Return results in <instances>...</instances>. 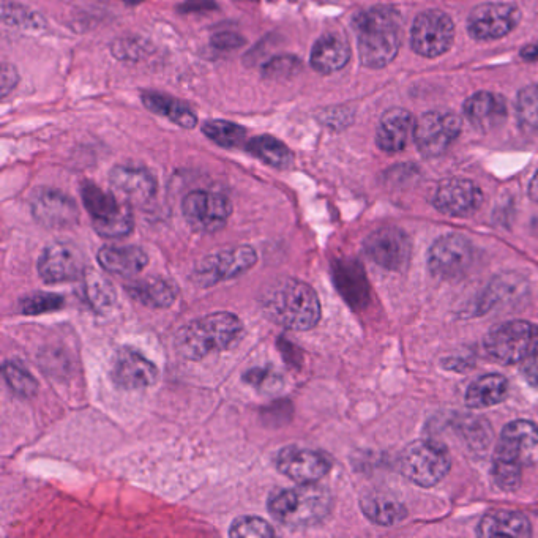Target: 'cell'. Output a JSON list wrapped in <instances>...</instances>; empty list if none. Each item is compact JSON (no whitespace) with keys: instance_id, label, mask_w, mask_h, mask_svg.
Returning a JSON list of instances; mask_svg holds the SVG:
<instances>
[{"instance_id":"obj_1","label":"cell","mask_w":538,"mask_h":538,"mask_svg":"<svg viewBox=\"0 0 538 538\" xmlns=\"http://www.w3.org/2000/svg\"><path fill=\"white\" fill-rule=\"evenodd\" d=\"M262 311L283 329L305 332L321 319V302L310 284L283 278L270 284L261 297Z\"/></svg>"},{"instance_id":"obj_5","label":"cell","mask_w":538,"mask_h":538,"mask_svg":"<svg viewBox=\"0 0 538 538\" xmlns=\"http://www.w3.org/2000/svg\"><path fill=\"white\" fill-rule=\"evenodd\" d=\"M81 198L92 217L95 231L101 237L120 239L128 236L135 228L130 202L119 201L114 191L109 193L92 182H84L81 185Z\"/></svg>"},{"instance_id":"obj_33","label":"cell","mask_w":538,"mask_h":538,"mask_svg":"<svg viewBox=\"0 0 538 538\" xmlns=\"http://www.w3.org/2000/svg\"><path fill=\"white\" fill-rule=\"evenodd\" d=\"M362 269L352 264V262H338L335 267V281L338 289L343 294L344 299L351 302V305H359L360 300L365 299V286L363 283Z\"/></svg>"},{"instance_id":"obj_26","label":"cell","mask_w":538,"mask_h":538,"mask_svg":"<svg viewBox=\"0 0 538 538\" xmlns=\"http://www.w3.org/2000/svg\"><path fill=\"white\" fill-rule=\"evenodd\" d=\"M360 509L371 523L378 526H397L408 516V510L397 497L384 491H370L360 499Z\"/></svg>"},{"instance_id":"obj_20","label":"cell","mask_w":538,"mask_h":538,"mask_svg":"<svg viewBox=\"0 0 538 538\" xmlns=\"http://www.w3.org/2000/svg\"><path fill=\"white\" fill-rule=\"evenodd\" d=\"M496 452L510 456L521 466L538 463V426L527 420H515L505 425Z\"/></svg>"},{"instance_id":"obj_31","label":"cell","mask_w":538,"mask_h":538,"mask_svg":"<svg viewBox=\"0 0 538 538\" xmlns=\"http://www.w3.org/2000/svg\"><path fill=\"white\" fill-rule=\"evenodd\" d=\"M245 149L250 152L253 157L261 160L262 163L272 166V168L286 169L291 166L292 152L289 147L275 136L261 135L250 139L247 142Z\"/></svg>"},{"instance_id":"obj_47","label":"cell","mask_w":538,"mask_h":538,"mask_svg":"<svg viewBox=\"0 0 538 538\" xmlns=\"http://www.w3.org/2000/svg\"><path fill=\"white\" fill-rule=\"evenodd\" d=\"M16 83H18V73H16L15 68L4 65L2 67V94L4 97L15 87Z\"/></svg>"},{"instance_id":"obj_48","label":"cell","mask_w":538,"mask_h":538,"mask_svg":"<svg viewBox=\"0 0 538 538\" xmlns=\"http://www.w3.org/2000/svg\"><path fill=\"white\" fill-rule=\"evenodd\" d=\"M521 56H523L524 59H527V60L538 59V43H535V45L527 46V48H524L523 53H521Z\"/></svg>"},{"instance_id":"obj_12","label":"cell","mask_w":538,"mask_h":538,"mask_svg":"<svg viewBox=\"0 0 538 538\" xmlns=\"http://www.w3.org/2000/svg\"><path fill=\"white\" fill-rule=\"evenodd\" d=\"M461 133V119L449 111H431L415 122L414 141L420 154L438 157Z\"/></svg>"},{"instance_id":"obj_23","label":"cell","mask_w":538,"mask_h":538,"mask_svg":"<svg viewBox=\"0 0 538 538\" xmlns=\"http://www.w3.org/2000/svg\"><path fill=\"white\" fill-rule=\"evenodd\" d=\"M464 114L477 130L491 131L507 119V103L493 92H477L464 103Z\"/></svg>"},{"instance_id":"obj_29","label":"cell","mask_w":538,"mask_h":538,"mask_svg":"<svg viewBox=\"0 0 538 538\" xmlns=\"http://www.w3.org/2000/svg\"><path fill=\"white\" fill-rule=\"evenodd\" d=\"M128 294L142 305L150 308H168L176 302L177 289L174 284L165 278H146V280L133 281L125 286Z\"/></svg>"},{"instance_id":"obj_37","label":"cell","mask_w":538,"mask_h":538,"mask_svg":"<svg viewBox=\"0 0 538 538\" xmlns=\"http://www.w3.org/2000/svg\"><path fill=\"white\" fill-rule=\"evenodd\" d=\"M456 428L472 449H485L493 439L490 423L480 419V417H474V415L461 417Z\"/></svg>"},{"instance_id":"obj_40","label":"cell","mask_w":538,"mask_h":538,"mask_svg":"<svg viewBox=\"0 0 538 538\" xmlns=\"http://www.w3.org/2000/svg\"><path fill=\"white\" fill-rule=\"evenodd\" d=\"M516 114L526 130L538 133V84L521 90L516 101Z\"/></svg>"},{"instance_id":"obj_35","label":"cell","mask_w":538,"mask_h":538,"mask_svg":"<svg viewBox=\"0 0 538 538\" xmlns=\"http://www.w3.org/2000/svg\"><path fill=\"white\" fill-rule=\"evenodd\" d=\"M2 373H4L5 382L15 395L21 398H32L37 395L38 382L35 381L34 376L21 367L19 363L13 362V360H7L2 365Z\"/></svg>"},{"instance_id":"obj_17","label":"cell","mask_w":538,"mask_h":538,"mask_svg":"<svg viewBox=\"0 0 538 538\" xmlns=\"http://www.w3.org/2000/svg\"><path fill=\"white\" fill-rule=\"evenodd\" d=\"M35 221L45 228L62 229L75 225L79 220L76 202L62 191L40 188L30 201Z\"/></svg>"},{"instance_id":"obj_13","label":"cell","mask_w":538,"mask_h":538,"mask_svg":"<svg viewBox=\"0 0 538 538\" xmlns=\"http://www.w3.org/2000/svg\"><path fill=\"white\" fill-rule=\"evenodd\" d=\"M37 269L45 283H67L86 275V259L73 243L54 242L43 250Z\"/></svg>"},{"instance_id":"obj_32","label":"cell","mask_w":538,"mask_h":538,"mask_svg":"<svg viewBox=\"0 0 538 538\" xmlns=\"http://www.w3.org/2000/svg\"><path fill=\"white\" fill-rule=\"evenodd\" d=\"M83 297L92 310L106 313L116 305V291L113 284L95 272L84 275Z\"/></svg>"},{"instance_id":"obj_22","label":"cell","mask_w":538,"mask_h":538,"mask_svg":"<svg viewBox=\"0 0 538 538\" xmlns=\"http://www.w3.org/2000/svg\"><path fill=\"white\" fill-rule=\"evenodd\" d=\"M412 114L403 108H392L384 113L376 131V144L387 154H397L408 146L409 138L414 135Z\"/></svg>"},{"instance_id":"obj_10","label":"cell","mask_w":538,"mask_h":538,"mask_svg":"<svg viewBox=\"0 0 538 538\" xmlns=\"http://www.w3.org/2000/svg\"><path fill=\"white\" fill-rule=\"evenodd\" d=\"M231 212V201L213 191H191L182 202V213L188 225L202 234H212L225 228Z\"/></svg>"},{"instance_id":"obj_38","label":"cell","mask_w":538,"mask_h":538,"mask_svg":"<svg viewBox=\"0 0 538 538\" xmlns=\"http://www.w3.org/2000/svg\"><path fill=\"white\" fill-rule=\"evenodd\" d=\"M243 381L262 395H277L284 387L283 374L272 367L253 368L243 376Z\"/></svg>"},{"instance_id":"obj_21","label":"cell","mask_w":538,"mask_h":538,"mask_svg":"<svg viewBox=\"0 0 538 538\" xmlns=\"http://www.w3.org/2000/svg\"><path fill=\"white\" fill-rule=\"evenodd\" d=\"M114 193L130 204H142L154 198L157 180L142 166L120 165L109 174Z\"/></svg>"},{"instance_id":"obj_46","label":"cell","mask_w":538,"mask_h":538,"mask_svg":"<svg viewBox=\"0 0 538 538\" xmlns=\"http://www.w3.org/2000/svg\"><path fill=\"white\" fill-rule=\"evenodd\" d=\"M217 8L215 0H185L184 4L177 7V12L182 13V15H190V13L213 12Z\"/></svg>"},{"instance_id":"obj_45","label":"cell","mask_w":538,"mask_h":538,"mask_svg":"<svg viewBox=\"0 0 538 538\" xmlns=\"http://www.w3.org/2000/svg\"><path fill=\"white\" fill-rule=\"evenodd\" d=\"M243 43H245V38L240 37L236 32H220L212 38L213 48L221 49V51L240 48Z\"/></svg>"},{"instance_id":"obj_6","label":"cell","mask_w":538,"mask_h":538,"mask_svg":"<svg viewBox=\"0 0 538 538\" xmlns=\"http://www.w3.org/2000/svg\"><path fill=\"white\" fill-rule=\"evenodd\" d=\"M450 455L436 441H415L401 452L398 468L415 485L430 488L438 485L450 471Z\"/></svg>"},{"instance_id":"obj_41","label":"cell","mask_w":538,"mask_h":538,"mask_svg":"<svg viewBox=\"0 0 538 538\" xmlns=\"http://www.w3.org/2000/svg\"><path fill=\"white\" fill-rule=\"evenodd\" d=\"M229 535H231V537L240 538H269L275 535V531H273V527L270 526L266 520H262L259 516H240V518H237V520L231 524Z\"/></svg>"},{"instance_id":"obj_15","label":"cell","mask_w":538,"mask_h":538,"mask_svg":"<svg viewBox=\"0 0 538 538\" xmlns=\"http://www.w3.org/2000/svg\"><path fill=\"white\" fill-rule=\"evenodd\" d=\"M521 12L507 2H488L472 10L468 19L469 35L475 40L505 37L520 23Z\"/></svg>"},{"instance_id":"obj_2","label":"cell","mask_w":538,"mask_h":538,"mask_svg":"<svg viewBox=\"0 0 538 538\" xmlns=\"http://www.w3.org/2000/svg\"><path fill=\"white\" fill-rule=\"evenodd\" d=\"M352 26L359 35V54L368 68H384L397 57L403 18L390 5L368 8L357 13Z\"/></svg>"},{"instance_id":"obj_28","label":"cell","mask_w":538,"mask_h":538,"mask_svg":"<svg viewBox=\"0 0 538 538\" xmlns=\"http://www.w3.org/2000/svg\"><path fill=\"white\" fill-rule=\"evenodd\" d=\"M141 98L142 103L149 111L158 114V116L166 117L185 130H190L198 125V116L185 101L177 100L171 95L154 92V90L142 92Z\"/></svg>"},{"instance_id":"obj_49","label":"cell","mask_w":538,"mask_h":538,"mask_svg":"<svg viewBox=\"0 0 538 538\" xmlns=\"http://www.w3.org/2000/svg\"><path fill=\"white\" fill-rule=\"evenodd\" d=\"M529 196L532 201L538 202V172L532 179L531 185H529Z\"/></svg>"},{"instance_id":"obj_11","label":"cell","mask_w":538,"mask_h":538,"mask_svg":"<svg viewBox=\"0 0 538 538\" xmlns=\"http://www.w3.org/2000/svg\"><path fill=\"white\" fill-rule=\"evenodd\" d=\"M455 38L452 18L441 10H426L415 18L412 26L411 43L419 56H442L449 51Z\"/></svg>"},{"instance_id":"obj_19","label":"cell","mask_w":538,"mask_h":538,"mask_svg":"<svg viewBox=\"0 0 538 538\" xmlns=\"http://www.w3.org/2000/svg\"><path fill=\"white\" fill-rule=\"evenodd\" d=\"M277 468L281 474L297 483H316L330 471L329 458L314 450L286 447L277 456Z\"/></svg>"},{"instance_id":"obj_3","label":"cell","mask_w":538,"mask_h":538,"mask_svg":"<svg viewBox=\"0 0 538 538\" xmlns=\"http://www.w3.org/2000/svg\"><path fill=\"white\" fill-rule=\"evenodd\" d=\"M242 337L243 324L236 314L218 311L182 327L176 335V351L184 359L201 360L213 352L231 349Z\"/></svg>"},{"instance_id":"obj_36","label":"cell","mask_w":538,"mask_h":538,"mask_svg":"<svg viewBox=\"0 0 538 538\" xmlns=\"http://www.w3.org/2000/svg\"><path fill=\"white\" fill-rule=\"evenodd\" d=\"M524 466L510 456L494 452L493 456V480L501 490L516 491L521 485V472Z\"/></svg>"},{"instance_id":"obj_9","label":"cell","mask_w":538,"mask_h":538,"mask_svg":"<svg viewBox=\"0 0 538 538\" xmlns=\"http://www.w3.org/2000/svg\"><path fill=\"white\" fill-rule=\"evenodd\" d=\"M474 262V245L463 234H445L431 245L428 267L434 277L455 280L463 277Z\"/></svg>"},{"instance_id":"obj_44","label":"cell","mask_w":538,"mask_h":538,"mask_svg":"<svg viewBox=\"0 0 538 538\" xmlns=\"http://www.w3.org/2000/svg\"><path fill=\"white\" fill-rule=\"evenodd\" d=\"M523 376L527 384L538 390V341L532 351L523 360Z\"/></svg>"},{"instance_id":"obj_50","label":"cell","mask_w":538,"mask_h":538,"mask_svg":"<svg viewBox=\"0 0 538 538\" xmlns=\"http://www.w3.org/2000/svg\"><path fill=\"white\" fill-rule=\"evenodd\" d=\"M122 2H125V4L128 5H138L142 4V2H146V0H122Z\"/></svg>"},{"instance_id":"obj_24","label":"cell","mask_w":538,"mask_h":538,"mask_svg":"<svg viewBox=\"0 0 538 538\" xmlns=\"http://www.w3.org/2000/svg\"><path fill=\"white\" fill-rule=\"evenodd\" d=\"M351 59V48L340 35H322L318 42L314 43L311 51L310 62L314 70L321 75H332L341 68L346 67Z\"/></svg>"},{"instance_id":"obj_30","label":"cell","mask_w":538,"mask_h":538,"mask_svg":"<svg viewBox=\"0 0 538 538\" xmlns=\"http://www.w3.org/2000/svg\"><path fill=\"white\" fill-rule=\"evenodd\" d=\"M509 395V382L501 374H485L472 382L466 392V404L472 409L491 408Z\"/></svg>"},{"instance_id":"obj_8","label":"cell","mask_w":538,"mask_h":538,"mask_svg":"<svg viewBox=\"0 0 538 538\" xmlns=\"http://www.w3.org/2000/svg\"><path fill=\"white\" fill-rule=\"evenodd\" d=\"M256 261H258V255L255 248L248 245L217 251L202 258L196 264L193 278L202 288H209L223 281L240 277L255 266Z\"/></svg>"},{"instance_id":"obj_7","label":"cell","mask_w":538,"mask_h":538,"mask_svg":"<svg viewBox=\"0 0 538 538\" xmlns=\"http://www.w3.org/2000/svg\"><path fill=\"white\" fill-rule=\"evenodd\" d=\"M538 341V327L527 321H509L493 327L485 338L491 359L513 365L526 359Z\"/></svg>"},{"instance_id":"obj_16","label":"cell","mask_w":538,"mask_h":538,"mask_svg":"<svg viewBox=\"0 0 538 538\" xmlns=\"http://www.w3.org/2000/svg\"><path fill=\"white\" fill-rule=\"evenodd\" d=\"M160 371L152 360L133 348H120L113 359L111 381L122 390L149 389L157 384Z\"/></svg>"},{"instance_id":"obj_34","label":"cell","mask_w":538,"mask_h":538,"mask_svg":"<svg viewBox=\"0 0 538 538\" xmlns=\"http://www.w3.org/2000/svg\"><path fill=\"white\" fill-rule=\"evenodd\" d=\"M202 133L225 149H234L247 141V130L229 120H207L206 124L202 125Z\"/></svg>"},{"instance_id":"obj_4","label":"cell","mask_w":538,"mask_h":538,"mask_svg":"<svg viewBox=\"0 0 538 538\" xmlns=\"http://www.w3.org/2000/svg\"><path fill=\"white\" fill-rule=\"evenodd\" d=\"M332 505V494L324 486L300 483L296 488L275 491L269 499V512L283 526L302 529L326 520Z\"/></svg>"},{"instance_id":"obj_27","label":"cell","mask_w":538,"mask_h":538,"mask_svg":"<svg viewBox=\"0 0 538 538\" xmlns=\"http://www.w3.org/2000/svg\"><path fill=\"white\" fill-rule=\"evenodd\" d=\"M477 534L480 537L527 538L532 535V526L523 513L497 510L483 516Z\"/></svg>"},{"instance_id":"obj_42","label":"cell","mask_w":538,"mask_h":538,"mask_svg":"<svg viewBox=\"0 0 538 538\" xmlns=\"http://www.w3.org/2000/svg\"><path fill=\"white\" fill-rule=\"evenodd\" d=\"M2 19L5 24L26 27V29H42L45 26L42 16L29 12L23 5L7 2V0L2 4Z\"/></svg>"},{"instance_id":"obj_14","label":"cell","mask_w":538,"mask_h":538,"mask_svg":"<svg viewBox=\"0 0 538 538\" xmlns=\"http://www.w3.org/2000/svg\"><path fill=\"white\" fill-rule=\"evenodd\" d=\"M365 253L378 266L401 272L411 259V240L403 229L387 226L371 232L365 240Z\"/></svg>"},{"instance_id":"obj_25","label":"cell","mask_w":538,"mask_h":538,"mask_svg":"<svg viewBox=\"0 0 538 538\" xmlns=\"http://www.w3.org/2000/svg\"><path fill=\"white\" fill-rule=\"evenodd\" d=\"M98 264L106 272L116 273L120 277H131L142 272L149 264V256L142 248L135 245L127 247H103L98 251Z\"/></svg>"},{"instance_id":"obj_43","label":"cell","mask_w":538,"mask_h":538,"mask_svg":"<svg viewBox=\"0 0 538 538\" xmlns=\"http://www.w3.org/2000/svg\"><path fill=\"white\" fill-rule=\"evenodd\" d=\"M302 70V62L296 56H277L262 65L261 73L266 79H289Z\"/></svg>"},{"instance_id":"obj_39","label":"cell","mask_w":538,"mask_h":538,"mask_svg":"<svg viewBox=\"0 0 538 538\" xmlns=\"http://www.w3.org/2000/svg\"><path fill=\"white\" fill-rule=\"evenodd\" d=\"M64 297L53 292H34L29 296L19 300V311L27 316H37V314L53 313L64 308Z\"/></svg>"},{"instance_id":"obj_18","label":"cell","mask_w":538,"mask_h":538,"mask_svg":"<svg viewBox=\"0 0 538 538\" xmlns=\"http://www.w3.org/2000/svg\"><path fill=\"white\" fill-rule=\"evenodd\" d=\"M483 193L468 179L444 180L434 195V206L449 217L464 218L477 212L482 206Z\"/></svg>"}]
</instances>
